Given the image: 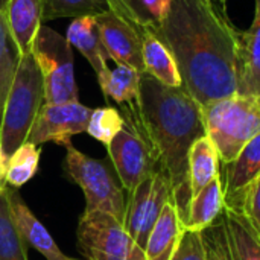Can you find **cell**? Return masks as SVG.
Instances as JSON below:
<instances>
[{
  "instance_id": "6da1fadb",
  "label": "cell",
  "mask_w": 260,
  "mask_h": 260,
  "mask_svg": "<svg viewBox=\"0 0 260 260\" xmlns=\"http://www.w3.org/2000/svg\"><path fill=\"white\" fill-rule=\"evenodd\" d=\"M172 52L183 88L201 105L236 94L241 32L213 0H172L166 18L151 29Z\"/></svg>"
},
{
  "instance_id": "7a4b0ae2",
  "label": "cell",
  "mask_w": 260,
  "mask_h": 260,
  "mask_svg": "<svg viewBox=\"0 0 260 260\" xmlns=\"http://www.w3.org/2000/svg\"><path fill=\"white\" fill-rule=\"evenodd\" d=\"M122 116L136 125L151 145L160 171L171 181L172 200L183 219L190 201L189 151L206 136L201 105L183 87H168L142 73L139 98L122 105Z\"/></svg>"
},
{
  "instance_id": "3957f363",
  "label": "cell",
  "mask_w": 260,
  "mask_h": 260,
  "mask_svg": "<svg viewBox=\"0 0 260 260\" xmlns=\"http://www.w3.org/2000/svg\"><path fill=\"white\" fill-rule=\"evenodd\" d=\"M201 110L206 136L215 143L221 165L235 161L260 133V96L233 94Z\"/></svg>"
},
{
  "instance_id": "277c9868",
  "label": "cell",
  "mask_w": 260,
  "mask_h": 260,
  "mask_svg": "<svg viewBox=\"0 0 260 260\" xmlns=\"http://www.w3.org/2000/svg\"><path fill=\"white\" fill-rule=\"evenodd\" d=\"M44 104V84L34 53L21 55L0 122V149L6 161L27 142L34 120Z\"/></svg>"
},
{
  "instance_id": "5b68a950",
  "label": "cell",
  "mask_w": 260,
  "mask_h": 260,
  "mask_svg": "<svg viewBox=\"0 0 260 260\" xmlns=\"http://www.w3.org/2000/svg\"><path fill=\"white\" fill-rule=\"evenodd\" d=\"M62 171L70 181L82 189L85 197L84 213L105 212L123 222L126 200L119 178L114 177L113 165H108L107 160L91 158L70 143L66 146Z\"/></svg>"
},
{
  "instance_id": "8992f818",
  "label": "cell",
  "mask_w": 260,
  "mask_h": 260,
  "mask_svg": "<svg viewBox=\"0 0 260 260\" xmlns=\"http://www.w3.org/2000/svg\"><path fill=\"white\" fill-rule=\"evenodd\" d=\"M32 53L43 75L44 104L78 102L79 91L75 78L73 47L66 37L41 24Z\"/></svg>"
},
{
  "instance_id": "52a82bcc",
  "label": "cell",
  "mask_w": 260,
  "mask_h": 260,
  "mask_svg": "<svg viewBox=\"0 0 260 260\" xmlns=\"http://www.w3.org/2000/svg\"><path fill=\"white\" fill-rule=\"evenodd\" d=\"M76 245L87 260H146L145 250L128 235L123 222L105 212L82 213Z\"/></svg>"
},
{
  "instance_id": "ba28073f",
  "label": "cell",
  "mask_w": 260,
  "mask_h": 260,
  "mask_svg": "<svg viewBox=\"0 0 260 260\" xmlns=\"http://www.w3.org/2000/svg\"><path fill=\"white\" fill-rule=\"evenodd\" d=\"M107 149L122 189L128 193L143 180L160 171L151 145L137 126L128 120H125L123 129L113 139Z\"/></svg>"
},
{
  "instance_id": "9c48e42d",
  "label": "cell",
  "mask_w": 260,
  "mask_h": 260,
  "mask_svg": "<svg viewBox=\"0 0 260 260\" xmlns=\"http://www.w3.org/2000/svg\"><path fill=\"white\" fill-rule=\"evenodd\" d=\"M172 200V186L165 172L158 171L143 180L133 192L125 207L123 225L128 235L145 250L148 238L165 206Z\"/></svg>"
},
{
  "instance_id": "30bf717a",
  "label": "cell",
  "mask_w": 260,
  "mask_h": 260,
  "mask_svg": "<svg viewBox=\"0 0 260 260\" xmlns=\"http://www.w3.org/2000/svg\"><path fill=\"white\" fill-rule=\"evenodd\" d=\"M91 108L78 102L66 104H43L34 125L30 128L27 142L43 145L47 142L59 146H67L72 137L87 131Z\"/></svg>"
},
{
  "instance_id": "8fae6325",
  "label": "cell",
  "mask_w": 260,
  "mask_h": 260,
  "mask_svg": "<svg viewBox=\"0 0 260 260\" xmlns=\"http://www.w3.org/2000/svg\"><path fill=\"white\" fill-rule=\"evenodd\" d=\"M94 18L107 55L116 64L145 73L140 32L111 9L94 15Z\"/></svg>"
},
{
  "instance_id": "7c38bea8",
  "label": "cell",
  "mask_w": 260,
  "mask_h": 260,
  "mask_svg": "<svg viewBox=\"0 0 260 260\" xmlns=\"http://www.w3.org/2000/svg\"><path fill=\"white\" fill-rule=\"evenodd\" d=\"M254 20L241 32L236 52V94L260 96V0H254Z\"/></svg>"
},
{
  "instance_id": "4fadbf2b",
  "label": "cell",
  "mask_w": 260,
  "mask_h": 260,
  "mask_svg": "<svg viewBox=\"0 0 260 260\" xmlns=\"http://www.w3.org/2000/svg\"><path fill=\"white\" fill-rule=\"evenodd\" d=\"M0 9L20 53H32L43 21V0H8Z\"/></svg>"
},
{
  "instance_id": "5bb4252c",
  "label": "cell",
  "mask_w": 260,
  "mask_h": 260,
  "mask_svg": "<svg viewBox=\"0 0 260 260\" xmlns=\"http://www.w3.org/2000/svg\"><path fill=\"white\" fill-rule=\"evenodd\" d=\"M260 175V133L241 151L238 158L221 165L224 204L235 203Z\"/></svg>"
},
{
  "instance_id": "9a60e30c",
  "label": "cell",
  "mask_w": 260,
  "mask_h": 260,
  "mask_svg": "<svg viewBox=\"0 0 260 260\" xmlns=\"http://www.w3.org/2000/svg\"><path fill=\"white\" fill-rule=\"evenodd\" d=\"M11 207H12V213L18 225V230L21 233V238L27 247H32L37 251H40L46 257V260H78L66 256L58 248L50 233L35 218V215L30 212V209L26 206L20 193L14 187L11 189Z\"/></svg>"
},
{
  "instance_id": "2e32d148",
  "label": "cell",
  "mask_w": 260,
  "mask_h": 260,
  "mask_svg": "<svg viewBox=\"0 0 260 260\" xmlns=\"http://www.w3.org/2000/svg\"><path fill=\"white\" fill-rule=\"evenodd\" d=\"M184 232V224L181 215L174 203V200L168 201L158 221L155 222L146 247L145 256L146 260H171L177 245Z\"/></svg>"
},
{
  "instance_id": "e0dca14e",
  "label": "cell",
  "mask_w": 260,
  "mask_h": 260,
  "mask_svg": "<svg viewBox=\"0 0 260 260\" xmlns=\"http://www.w3.org/2000/svg\"><path fill=\"white\" fill-rule=\"evenodd\" d=\"M224 210V186L221 172L203 190H200L187 206L183 218L184 229L204 232L213 225Z\"/></svg>"
},
{
  "instance_id": "ac0fdd59",
  "label": "cell",
  "mask_w": 260,
  "mask_h": 260,
  "mask_svg": "<svg viewBox=\"0 0 260 260\" xmlns=\"http://www.w3.org/2000/svg\"><path fill=\"white\" fill-rule=\"evenodd\" d=\"M140 37L145 73L168 87H181L183 82L177 61L166 44L151 29H145Z\"/></svg>"
},
{
  "instance_id": "d6986e66",
  "label": "cell",
  "mask_w": 260,
  "mask_h": 260,
  "mask_svg": "<svg viewBox=\"0 0 260 260\" xmlns=\"http://www.w3.org/2000/svg\"><path fill=\"white\" fill-rule=\"evenodd\" d=\"M233 260H260V233L238 207L224 204L221 213Z\"/></svg>"
},
{
  "instance_id": "ffe728a7",
  "label": "cell",
  "mask_w": 260,
  "mask_h": 260,
  "mask_svg": "<svg viewBox=\"0 0 260 260\" xmlns=\"http://www.w3.org/2000/svg\"><path fill=\"white\" fill-rule=\"evenodd\" d=\"M221 172V160L215 143L207 137H200L189 151L187 180L190 200L203 190Z\"/></svg>"
},
{
  "instance_id": "44dd1931",
  "label": "cell",
  "mask_w": 260,
  "mask_h": 260,
  "mask_svg": "<svg viewBox=\"0 0 260 260\" xmlns=\"http://www.w3.org/2000/svg\"><path fill=\"white\" fill-rule=\"evenodd\" d=\"M66 40L75 49H78L82 56L93 67L96 75L105 70L107 66V52L102 46L101 35L96 26L94 15L76 17L72 20L66 32Z\"/></svg>"
},
{
  "instance_id": "7402d4cb",
  "label": "cell",
  "mask_w": 260,
  "mask_h": 260,
  "mask_svg": "<svg viewBox=\"0 0 260 260\" xmlns=\"http://www.w3.org/2000/svg\"><path fill=\"white\" fill-rule=\"evenodd\" d=\"M11 189L5 180L0 181V260H27V245L11 207Z\"/></svg>"
},
{
  "instance_id": "603a6c76",
  "label": "cell",
  "mask_w": 260,
  "mask_h": 260,
  "mask_svg": "<svg viewBox=\"0 0 260 260\" xmlns=\"http://www.w3.org/2000/svg\"><path fill=\"white\" fill-rule=\"evenodd\" d=\"M140 75L142 73L128 66L117 64L114 69L107 67L96 76L104 96L119 105H125L139 98Z\"/></svg>"
},
{
  "instance_id": "cb8c5ba5",
  "label": "cell",
  "mask_w": 260,
  "mask_h": 260,
  "mask_svg": "<svg viewBox=\"0 0 260 260\" xmlns=\"http://www.w3.org/2000/svg\"><path fill=\"white\" fill-rule=\"evenodd\" d=\"M21 53L6 26L3 12L0 9V122L3 116L5 102L15 78Z\"/></svg>"
},
{
  "instance_id": "d4e9b609",
  "label": "cell",
  "mask_w": 260,
  "mask_h": 260,
  "mask_svg": "<svg viewBox=\"0 0 260 260\" xmlns=\"http://www.w3.org/2000/svg\"><path fill=\"white\" fill-rule=\"evenodd\" d=\"M40 154L41 151L37 145L30 142H24L9 157L6 163L5 181L14 189L24 186L38 171Z\"/></svg>"
},
{
  "instance_id": "484cf974",
  "label": "cell",
  "mask_w": 260,
  "mask_h": 260,
  "mask_svg": "<svg viewBox=\"0 0 260 260\" xmlns=\"http://www.w3.org/2000/svg\"><path fill=\"white\" fill-rule=\"evenodd\" d=\"M123 126L125 119L117 108L102 107L91 111L85 133L108 148L113 139L123 129Z\"/></svg>"
},
{
  "instance_id": "4316f807",
  "label": "cell",
  "mask_w": 260,
  "mask_h": 260,
  "mask_svg": "<svg viewBox=\"0 0 260 260\" xmlns=\"http://www.w3.org/2000/svg\"><path fill=\"white\" fill-rule=\"evenodd\" d=\"M43 20L98 15L110 9L107 0H43Z\"/></svg>"
},
{
  "instance_id": "83f0119b",
  "label": "cell",
  "mask_w": 260,
  "mask_h": 260,
  "mask_svg": "<svg viewBox=\"0 0 260 260\" xmlns=\"http://www.w3.org/2000/svg\"><path fill=\"white\" fill-rule=\"evenodd\" d=\"M203 236L207 248V260H233L222 216H219V221L213 225L206 229Z\"/></svg>"
},
{
  "instance_id": "f1b7e54d",
  "label": "cell",
  "mask_w": 260,
  "mask_h": 260,
  "mask_svg": "<svg viewBox=\"0 0 260 260\" xmlns=\"http://www.w3.org/2000/svg\"><path fill=\"white\" fill-rule=\"evenodd\" d=\"M171 260H207V248L203 232L184 229Z\"/></svg>"
},
{
  "instance_id": "f546056e",
  "label": "cell",
  "mask_w": 260,
  "mask_h": 260,
  "mask_svg": "<svg viewBox=\"0 0 260 260\" xmlns=\"http://www.w3.org/2000/svg\"><path fill=\"white\" fill-rule=\"evenodd\" d=\"M107 3L113 12L131 23L140 32V35L145 29H152V24L145 14L140 0H107Z\"/></svg>"
},
{
  "instance_id": "4dcf8cb0",
  "label": "cell",
  "mask_w": 260,
  "mask_h": 260,
  "mask_svg": "<svg viewBox=\"0 0 260 260\" xmlns=\"http://www.w3.org/2000/svg\"><path fill=\"white\" fill-rule=\"evenodd\" d=\"M230 207H238L248 218L251 225L260 233V175L244 190V193Z\"/></svg>"
},
{
  "instance_id": "1f68e13d",
  "label": "cell",
  "mask_w": 260,
  "mask_h": 260,
  "mask_svg": "<svg viewBox=\"0 0 260 260\" xmlns=\"http://www.w3.org/2000/svg\"><path fill=\"white\" fill-rule=\"evenodd\" d=\"M171 3L172 0H140V5L145 11V14L148 15L152 29L157 27L168 15L169 9H171Z\"/></svg>"
},
{
  "instance_id": "d6a6232c",
  "label": "cell",
  "mask_w": 260,
  "mask_h": 260,
  "mask_svg": "<svg viewBox=\"0 0 260 260\" xmlns=\"http://www.w3.org/2000/svg\"><path fill=\"white\" fill-rule=\"evenodd\" d=\"M6 158L3 157L2 154V149H0V181L5 180V174H6Z\"/></svg>"
},
{
  "instance_id": "836d02e7",
  "label": "cell",
  "mask_w": 260,
  "mask_h": 260,
  "mask_svg": "<svg viewBox=\"0 0 260 260\" xmlns=\"http://www.w3.org/2000/svg\"><path fill=\"white\" fill-rule=\"evenodd\" d=\"M219 3H221V6H222V8H225V5H227V0H219Z\"/></svg>"
},
{
  "instance_id": "e575fe53",
  "label": "cell",
  "mask_w": 260,
  "mask_h": 260,
  "mask_svg": "<svg viewBox=\"0 0 260 260\" xmlns=\"http://www.w3.org/2000/svg\"><path fill=\"white\" fill-rule=\"evenodd\" d=\"M6 2H8V0H0V8H2V6H3V5L6 3Z\"/></svg>"
}]
</instances>
